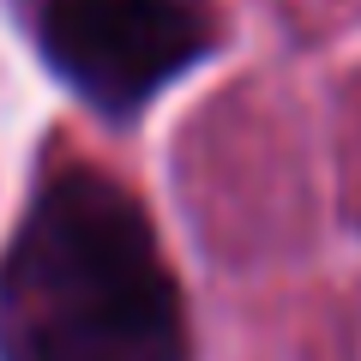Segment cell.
Wrapping results in <instances>:
<instances>
[{
	"mask_svg": "<svg viewBox=\"0 0 361 361\" xmlns=\"http://www.w3.org/2000/svg\"><path fill=\"white\" fill-rule=\"evenodd\" d=\"M0 361H187L151 217L97 169L37 187L0 253Z\"/></svg>",
	"mask_w": 361,
	"mask_h": 361,
	"instance_id": "obj_1",
	"label": "cell"
},
{
	"mask_svg": "<svg viewBox=\"0 0 361 361\" xmlns=\"http://www.w3.org/2000/svg\"><path fill=\"white\" fill-rule=\"evenodd\" d=\"M30 42L103 115H133L217 49L205 0H13Z\"/></svg>",
	"mask_w": 361,
	"mask_h": 361,
	"instance_id": "obj_2",
	"label": "cell"
}]
</instances>
